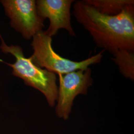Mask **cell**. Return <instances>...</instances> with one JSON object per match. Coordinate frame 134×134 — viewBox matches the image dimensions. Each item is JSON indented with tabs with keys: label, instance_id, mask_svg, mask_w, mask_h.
I'll list each match as a JSON object with an SVG mask.
<instances>
[{
	"label": "cell",
	"instance_id": "obj_1",
	"mask_svg": "<svg viewBox=\"0 0 134 134\" xmlns=\"http://www.w3.org/2000/svg\"><path fill=\"white\" fill-rule=\"evenodd\" d=\"M74 15L89 32L97 46L113 55L120 50L134 51V5L119 14H103L83 1H75Z\"/></svg>",
	"mask_w": 134,
	"mask_h": 134
},
{
	"label": "cell",
	"instance_id": "obj_2",
	"mask_svg": "<svg viewBox=\"0 0 134 134\" xmlns=\"http://www.w3.org/2000/svg\"><path fill=\"white\" fill-rule=\"evenodd\" d=\"M1 40L0 48L2 51L5 54H12L15 58L14 64H8L13 69V74L23 79L26 85L42 92L49 105L52 107L55 106L58 91L56 75L34 64L31 58L24 56L22 48L19 46H8L2 38Z\"/></svg>",
	"mask_w": 134,
	"mask_h": 134
},
{
	"label": "cell",
	"instance_id": "obj_3",
	"mask_svg": "<svg viewBox=\"0 0 134 134\" xmlns=\"http://www.w3.org/2000/svg\"><path fill=\"white\" fill-rule=\"evenodd\" d=\"M52 39L44 32H40L33 37L31 46L34 53L30 57L34 64L55 74H65L80 70L86 69L91 65L100 63L104 50L91 57L80 62L62 57L54 50Z\"/></svg>",
	"mask_w": 134,
	"mask_h": 134
},
{
	"label": "cell",
	"instance_id": "obj_4",
	"mask_svg": "<svg viewBox=\"0 0 134 134\" xmlns=\"http://www.w3.org/2000/svg\"><path fill=\"white\" fill-rule=\"evenodd\" d=\"M91 69L88 68L65 74H58V86L56 114L64 120L69 118L74 101L80 94L86 95L93 83Z\"/></svg>",
	"mask_w": 134,
	"mask_h": 134
},
{
	"label": "cell",
	"instance_id": "obj_5",
	"mask_svg": "<svg viewBox=\"0 0 134 134\" xmlns=\"http://www.w3.org/2000/svg\"><path fill=\"white\" fill-rule=\"evenodd\" d=\"M1 2L11 19L12 26L24 38L30 39L43 31L44 19L38 14L35 1L3 0Z\"/></svg>",
	"mask_w": 134,
	"mask_h": 134
},
{
	"label": "cell",
	"instance_id": "obj_6",
	"mask_svg": "<svg viewBox=\"0 0 134 134\" xmlns=\"http://www.w3.org/2000/svg\"><path fill=\"white\" fill-rule=\"evenodd\" d=\"M73 0H38L36 1V10L43 19L48 18L50 24L44 32L52 37L57 34L60 29H65L71 35L76 34L71 21L70 10Z\"/></svg>",
	"mask_w": 134,
	"mask_h": 134
},
{
	"label": "cell",
	"instance_id": "obj_7",
	"mask_svg": "<svg viewBox=\"0 0 134 134\" xmlns=\"http://www.w3.org/2000/svg\"><path fill=\"white\" fill-rule=\"evenodd\" d=\"M101 14L109 15L119 14L129 5H134V0H83Z\"/></svg>",
	"mask_w": 134,
	"mask_h": 134
},
{
	"label": "cell",
	"instance_id": "obj_8",
	"mask_svg": "<svg viewBox=\"0 0 134 134\" xmlns=\"http://www.w3.org/2000/svg\"><path fill=\"white\" fill-rule=\"evenodd\" d=\"M112 60L118 66L121 74L126 78L134 80V51L120 50L113 55Z\"/></svg>",
	"mask_w": 134,
	"mask_h": 134
}]
</instances>
